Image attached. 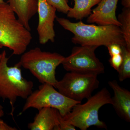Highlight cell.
<instances>
[{"mask_svg":"<svg viewBox=\"0 0 130 130\" xmlns=\"http://www.w3.org/2000/svg\"><path fill=\"white\" fill-rule=\"evenodd\" d=\"M56 19L64 29L73 34L71 41L74 44L98 47L113 44L126 46L123 33L118 26L87 24L81 21L73 23L67 19L57 17Z\"/></svg>","mask_w":130,"mask_h":130,"instance_id":"1","label":"cell"},{"mask_svg":"<svg viewBox=\"0 0 130 130\" xmlns=\"http://www.w3.org/2000/svg\"><path fill=\"white\" fill-rule=\"evenodd\" d=\"M28 30L16 18L7 3H0V48L7 47L14 55L23 54L32 40Z\"/></svg>","mask_w":130,"mask_h":130,"instance_id":"2","label":"cell"},{"mask_svg":"<svg viewBox=\"0 0 130 130\" xmlns=\"http://www.w3.org/2000/svg\"><path fill=\"white\" fill-rule=\"evenodd\" d=\"M107 104H112L111 94L106 88H104L88 99L87 102L78 103L71 111L63 116L64 121L81 130H86L91 126L107 129L106 123L99 118L100 108Z\"/></svg>","mask_w":130,"mask_h":130,"instance_id":"3","label":"cell"},{"mask_svg":"<svg viewBox=\"0 0 130 130\" xmlns=\"http://www.w3.org/2000/svg\"><path fill=\"white\" fill-rule=\"evenodd\" d=\"M0 60V98L9 100L11 106V114L14 112V104L18 98L26 99L32 92L34 84L22 76L21 65L19 62L14 66L9 67L7 63L9 58L6 52L2 53Z\"/></svg>","mask_w":130,"mask_h":130,"instance_id":"4","label":"cell"},{"mask_svg":"<svg viewBox=\"0 0 130 130\" xmlns=\"http://www.w3.org/2000/svg\"><path fill=\"white\" fill-rule=\"evenodd\" d=\"M22 55L19 61L21 67L29 70L42 84H49L54 87L58 81L56 68L65 57L58 53L42 51L38 47Z\"/></svg>","mask_w":130,"mask_h":130,"instance_id":"5","label":"cell"},{"mask_svg":"<svg viewBox=\"0 0 130 130\" xmlns=\"http://www.w3.org/2000/svg\"><path fill=\"white\" fill-rule=\"evenodd\" d=\"M54 88L49 84H42L38 89L32 91L27 98L22 113L30 108L39 110L49 107L58 109L64 116L71 111L75 105L81 103L66 97Z\"/></svg>","mask_w":130,"mask_h":130,"instance_id":"6","label":"cell"},{"mask_svg":"<svg viewBox=\"0 0 130 130\" xmlns=\"http://www.w3.org/2000/svg\"><path fill=\"white\" fill-rule=\"evenodd\" d=\"M98 75L92 73L69 72L63 78L57 81L54 86L58 91L70 99L81 102L92 96L99 87Z\"/></svg>","mask_w":130,"mask_h":130,"instance_id":"7","label":"cell"},{"mask_svg":"<svg viewBox=\"0 0 130 130\" xmlns=\"http://www.w3.org/2000/svg\"><path fill=\"white\" fill-rule=\"evenodd\" d=\"M98 47L94 46L74 47L69 56L64 57L61 64L68 72L92 73L99 75L104 73L105 68L96 56Z\"/></svg>","mask_w":130,"mask_h":130,"instance_id":"8","label":"cell"},{"mask_svg":"<svg viewBox=\"0 0 130 130\" xmlns=\"http://www.w3.org/2000/svg\"><path fill=\"white\" fill-rule=\"evenodd\" d=\"M56 10L46 0H38V11L39 20L37 31L39 42L41 44L49 41H55V33L54 29Z\"/></svg>","mask_w":130,"mask_h":130,"instance_id":"9","label":"cell"},{"mask_svg":"<svg viewBox=\"0 0 130 130\" xmlns=\"http://www.w3.org/2000/svg\"><path fill=\"white\" fill-rule=\"evenodd\" d=\"M119 0H101L88 16L87 22L98 25L121 26L116 16Z\"/></svg>","mask_w":130,"mask_h":130,"instance_id":"10","label":"cell"},{"mask_svg":"<svg viewBox=\"0 0 130 130\" xmlns=\"http://www.w3.org/2000/svg\"><path fill=\"white\" fill-rule=\"evenodd\" d=\"M34 121L28 125L31 130H59L63 117L58 109L45 107L38 110Z\"/></svg>","mask_w":130,"mask_h":130,"instance_id":"11","label":"cell"},{"mask_svg":"<svg viewBox=\"0 0 130 130\" xmlns=\"http://www.w3.org/2000/svg\"><path fill=\"white\" fill-rule=\"evenodd\" d=\"M108 84L113 91L112 104L116 113L123 120L130 121V92L122 88L115 80L108 81Z\"/></svg>","mask_w":130,"mask_h":130,"instance_id":"12","label":"cell"},{"mask_svg":"<svg viewBox=\"0 0 130 130\" xmlns=\"http://www.w3.org/2000/svg\"><path fill=\"white\" fill-rule=\"evenodd\" d=\"M7 3L19 20L30 31L29 21L37 13L38 0H8Z\"/></svg>","mask_w":130,"mask_h":130,"instance_id":"13","label":"cell"},{"mask_svg":"<svg viewBox=\"0 0 130 130\" xmlns=\"http://www.w3.org/2000/svg\"><path fill=\"white\" fill-rule=\"evenodd\" d=\"M74 6L71 8L67 13L68 18L76 20H81L89 16L91 8L97 5L101 0H73Z\"/></svg>","mask_w":130,"mask_h":130,"instance_id":"14","label":"cell"},{"mask_svg":"<svg viewBox=\"0 0 130 130\" xmlns=\"http://www.w3.org/2000/svg\"><path fill=\"white\" fill-rule=\"evenodd\" d=\"M118 20L121 24L120 28L126 43V47L130 49V8L123 7Z\"/></svg>","mask_w":130,"mask_h":130,"instance_id":"15","label":"cell"},{"mask_svg":"<svg viewBox=\"0 0 130 130\" xmlns=\"http://www.w3.org/2000/svg\"><path fill=\"white\" fill-rule=\"evenodd\" d=\"M121 48L123 60L118 73L119 80L123 82L130 77V49L125 46H122Z\"/></svg>","mask_w":130,"mask_h":130,"instance_id":"16","label":"cell"},{"mask_svg":"<svg viewBox=\"0 0 130 130\" xmlns=\"http://www.w3.org/2000/svg\"><path fill=\"white\" fill-rule=\"evenodd\" d=\"M47 2L56 8L59 12L67 14L71 7L68 5V0H46Z\"/></svg>","mask_w":130,"mask_h":130,"instance_id":"17","label":"cell"},{"mask_svg":"<svg viewBox=\"0 0 130 130\" xmlns=\"http://www.w3.org/2000/svg\"><path fill=\"white\" fill-rule=\"evenodd\" d=\"M111 57L109 60V63L112 67L118 72L123 61L122 55H117Z\"/></svg>","mask_w":130,"mask_h":130,"instance_id":"18","label":"cell"},{"mask_svg":"<svg viewBox=\"0 0 130 130\" xmlns=\"http://www.w3.org/2000/svg\"><path fill=\"white\" fill-rule=\"evenodd\" d=\"M122 46L118 44H113L107 47L110 56L121 54L122 53Z\"/></svg>","mask_w":130,"mask_h":130,"instance_id":"19","label":"cell"},{"mask_svg":"<svg viewBox=\"0 0 130 130\" xmlns=\"http://www.w3.org/2000/svg\"><path fill=\"white\" fill-rule=\"evenodd\" d=\"M17 129L14 127H12L5 123L0 119V130H16Z\"/></svg>","mask_w":130,"mask_h":130,"instance_id":"20","label":"cell"},{"mask_svg":"<svg viewBox=\"0 0 130 130\" xmlns=\"http://www.w3.org/2000/svg\"><path fill=\"white\" fill-rule=\"evenodd\" d=\"M121 4L124 7L130 8V0H122Z\"/></svg>","mask_w":130,"mask_h":130,"instance_id":"21","label":"cell"},{"mask_svg":"<svg viewBox=\"0 0 130 130\" xmlns=\"http://www.w3.org/2000/svg\"><path fill=\"white\" fill-rule=\"evenodd\" d=\"M4 115V112L3 111L2 109H0V117H1Z\"/></svg>","mask_w":130,"mask_h":130,"instance_id":"22","label":"cell"},{"mask_svg":"<svg viewBox=\"0 0 130 130\" xmlns=\"http://www.w3.org/2000/svg\"><path fill=\"white\" fill-rule=\"evenodd\" d=\"M2 56V54H0V60H1V59ZM3 107L1 105H0V109H2Z\"/></svg>","mask_w":130,"mask_h":130,"instance_id":"23","label":"cell"},{"mask_svg":"<svg viewBox=\"0 0 130 130\" xmlns=\"http://www.w3.org/2000/svg\"><path fill=\"white\" fill-rule=\"evenodd\" d=\"M4 0H0V3H5Z\"/></svg>","mask_w":130,"mask_h":130,"instance_id":"24","label":"cell"}]
</instances>
